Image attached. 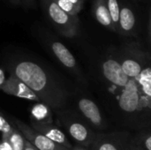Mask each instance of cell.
Here are the masks:
<instances>
[{
    "instance_id": "cell-6",
    "label": "cell",
    "mask_w": 151,
    "mask_h": 150,
    "mask_svg": "<svg viewBox=\"0 0 151 150\" xmlns=\"http://www.w3.org/2000/svg\"><path fill=\"white\" fill-rule=\"evenodd\" d=\"M78 113L95 130L105 131L108 129V123L104 117L99 106L91 99L81 97L76 101Z\"/></svg>"
},
{
    "instance_id": "cell-8",
    "label": "cell",
    "mask_w": 151,
    "mask_h": 150,
    "mask_svg": "<svg viewBox=\"0 0 151 150\" xmlns=\"http://www.w3.org/2000/svg\"><path fill=\"white\" fill-rule=\"evenodd\" d=\"M46 44L53 57L59 62V64L73 75L81 79V73L79 70L77 61L66 46L52 38H48Z\"/></svg>"
},
{
    "instance_id": "cell-2",
    "label": "cell",
    "mask_w": 151,
    "mask_h": 150,
    "mask_svg": "<svg viewBox=\"0 0 151 150\" xmlns=\"http://www.w3.org/2000/svg\"><path fill=\"white\" fill-rule=\"evenodd\" d=\"M8 68L10 73L20 79L39 96L42 103L52 110L59 111L66 106L69 99L68 91L37 62L20 57L12 60Z\"/></svg>"
},
{
    "instance_id": "cell-12",
    "label": "cell",
    "mask_w": 151,
    "mask_h": 150,
    "mask_svg": "<svg viewBox=\"0 0 151 150\" xmlns=\"http://www.w3.org/2000/svg\"><path fill=\"white\" fill-rule=\"evenodd\" d=\"M93 14L99 24L109 30L117 33L109 11L107 0H95L93 4Z\"/></svg>"
},
{
    "instance_id": "cell-16",
    "label": "cell",
    "mask_w": 151,
    "mask_h": 150,
    "mask_svg": "<svg viewBox=\"0 0 151 150\" xmlns=\"http://www.w3.org/2000/svg\"><path fill=\"white\" fill-rule=\"evenodd\" d=\"M26 139L23 134L15 127L14 132L9 138V141L11 142L13 150H25L26 147Z\"/></svg>"
},
{
    "instance_id": "cell-14",
    "label": "cell",
    "mask_w": 151,
    "mask_h": 150,
    "mask_svg": "<svg viewBox=\"0 0 151 150\" xmlns=\"http://www.w3.org/2000/svg\"><path fill=\"white\" fill-rule=\"evenodd\" d=\"M132 143L140 150H151V131L136 132L133 134Z\"/></svg>"
},
{
    "instance_id": "cell-10",
    "label": "cell",
    "mask_w": 151,
    "mask_h": 150,
    "mask_svg": "<svg viewBox=\"0 0 151 150\" xmlns=\"http://www.w3.org/2000/svg\"><path fill=\"white\" fill-rule=\"evenodd\" d=\"M31 126L37 132L48 137L50 140L53 141L54 142L62 145L69 149H73V146L69 141L68 138L66 137L65 133L57 126H54L53 124L39 123L31 120Z\"/></svg>"
},
{
    "instance_id": "cell-24",
    "label": "cell",
    "mask_w": 151,
    "mask_h": 150,
    "mask_svg": "<svg viewBox=\"0 0 151 150\" xmlns=\"http://www.w3.org/2000/svg\"><path fill=\"white\" fill-rule=\"evenodd\" d=\"M149 34H150V42L151 46V10H150V26H149Z\"/></svg>"
},
{
    "instance_id": "cell-17",
    "label": "cell",
    "mask_w": 151,
    "mask_h": 150,
    "mask_svg": "<svg viewBox=\"0 0 151 150\" xmlns=\"http://www.w3.org/2000/svg\"><path fill=\"white\" fill-rule=\"evenodd\" d=\"M15 130V126L5 118L3 113L0 115V131H1V135L2 139L1 140H9L11 135Z\"/></svg>"
},
{
    "instance_id": "cell-11",
    "label": "cell",
    "mask_w": 151,
    "mask_h": 150,
    "mask_svg": "<svg viewBox=\"0 0 151 150\" xmlns=\"http://www.w3.org/2000/svg\"><path fill=\"white\" fill-rule=\"evenodd\" d=\"M119 34L125 36L136 35V17L128 5L121 6Z\"/></svg>"
},
{
    "instance_id": "cell-22",
    "label": "cell",
    "mask_w": 151,
    "mask_h": 150,
    "mask_svg": "<svg viewBox=\"0 0 151 150\" xmlns=\"http://www.w3.org/2000/svg\"><path fill=\"white\" fill-rule=\"evenodd\" d=\"M25 150H39L36 149L34 145H32L29 141H26V147H25Z\"/></svg>"
},
{
    "instance_id": "cell-5",
    "label": "cell",
    "mask_w": 151,
    "mask_h": 150,
    "mask_svg": "<svg viewBox=\"0 0 151 150\" xmlns=\"http://www.w3.org/2000/svg\"><path fill=\"white\" fill-rule=\"evenodd\" d=\"M133 134L128 131L100 133L90 147L91 150H129Z\"/></svg>"
},
{
    "instance_id": "cell-25",
    "label": "cell",
    "mask_w": 151,
    "mask_h": 150,
    "mask_svg": "<svg viewBox=\"0 0 151 150\" xmlns=\"http://www.w3.org/2000/svg\"><path fill=\"white\" fill-rule=\"evenodd\" d=\"M129 150H140L138 148H136L134 145H133V143H132V146H131V148H130V149Z\"/></svg>"
},
{
    "instance_id": "cell-3",
    "label": "cell",
    "mask_w": 151,
    "mask_h": 150,
    "mask_svg": "<svg viewBox=\"0 0 151 150\" xmlns=\"http://www.w3.org/2000/svg\"><path fill=\"white\" fill-rule=\"evenodd\" d=\"M56 114L59 124L75 142L80 146L87 148L92 146L98 133L79 113L73 111L62 109L57 111Z\"/></svg>"
},
{
    "instance_id": "cell-18",
    "label": "cell",
    "mask_w": 151,
    "mask_h": 150,
    "mask_svg": "<svg viewBox=\"0 0 151 150\" xmlns=\"http://www.w3.org/2000/svg\"><path fill=\"white\" fill-rule=\"evenodd\" d=\"M57 4L65 11L67 13L73 15V16H78L79 12L81 11L80 8H78L76 5H74L71 1L69 0H54Z\"/></svg>"
},
{
    "instance_id": "cell-19",
    "label": "cell",
    "mask_w": 151,
    "mask_h": 150,
    "mask_svg": "<svg viewBox=\"0 0 151 150\" xmlns=\"http://www.w3.org/2000/svg\"><path fill=\"white\" fill-rule=\"evenodd\" d=\"M13 4H21L27 8H35V0H10Z\"/></svg>"
},
{
    "instance_id": "cell-20",
    "label": "cell",
    "mask_w": 151,
    "mask_h": 150,
    "mask_svg": "<svg viewBox=\"0 0 151 150\" xmlns=\"http://www.w3.org/2000/svg\"><path fill=\"white\" fill-rule=\"evenodd\" d=\"M0 150H13V148L9 140H1Z\"/></svg>"
},
{
    "instance_id": "cell-23",
    "label": "cell",
    "mask_w": 151,
    "mask_h": 150,
    "mask_svg": "<svg viewBox=\"0 0 151 150\" xmlns=\"http://www.w3.org/2000/svg\"><path fill=\"white\" fill-rule=\"evenodd\" d=\"M70 150H91V149H88L87 147H83V146H78V147H74V148L71 149Z\"/></svg>"
},
{
    "instance_id": "cell-21",
    "label": "cell",
    "mask_w": 151,
    "mask_h": 150,
    "mask_svg": "<svg viewBox=\"0 0 151 150\" xmlns=\"http://www.w3.org/2000/svg\"><path fill=\"white\" fill-rule=\"evenodd\" d=\"M69 1H71L74 5H76L81 10H82L83 4H84V0H69Z\"/></svg>"
},
{
    "instance_id": "cell-13",
    "label": "cell",
    "mask_w": 151,
    "mask_h": 150,
    "mask_svg": "<svg viewBox=\"0 0 151 150\" xmlns=\"http://www.w3.org/2000/svg\"><path fill=\"white\" fill-rule=\"evenodd\" d=\"M31 120L45 123V124H53V112L52 109L44 103H35L30 110Z\"/></svg>"
},
{
    "instance_id": "cell-15",
    "label": "cell",
    "mask_w": 151,
    "mask_h": 150,
    "mask_svg": "<svg viewBox=\"0 0 151 150\" xmlns=\"http://www.w3.org/2000/svg\"><path fill=\"white\" fill-rule=\"evenodd\" d=\"M109 11L112 19V22L115 26L116 31L119 34V19H120V11L121 6L119 0H107Z\"/></svg>"
},
{
    "instance_id": "cell-1",
    "label": "cell",
    "mask_w": 151,
    "mask_h": 150,
    "mask_svg": "<svg viewBox=\"0 0 151 150\" xmlns=\"http://www.w3.org/2000/svg\"><path fill=\"white\" fill-rule=\"evenodd\" d=\"M106 108L120 126L151 131V51L139 42L108 48L95 68Z\"/></svg>"
},
{
    "instance_id": "cell-9",
    "label": "cell",
    "mask_w": 151,
    "mask_h": 150,
    "mask_svg": "<svg viewBox=\"0 0 151 150\" xmlns=\"http://www.w3.org/2000/svg\"><path fill=\"white\" fill-rule=\"evenodd\" d=\"M0 88L4 93L10 95H13L27 101H32L35 103L41 102L39 96L20 79L12 73H10L6 80L0 83Z\"/></svg>"
},
{
    "instance_id": "cell-4",
    "label": "cell",
    "mask_w": 151,
    "mask_h": 150,
    "mask_svg": "<svg viewBox=\"0 0 151 150\" xmlns=\"http://www.w3.org/2000/svg\"><path fill=\"white\" fill-rule=\"evenodd\" d=\"M43 11L58 33L67 38L75 37L79 33L80 19L63 11L54 0H41Z\"/></svg>"
},
{
    "instance_id": "cell-7",
    "label": "cell",
    "mask_w": 151,
    "mask_h": 150,
    "mask_svg": "<svg viewBox=\"0 0 151 150\" xmlns=\"http://www.w3.org/2000/svg\"><path fill=\"white\" fill-rule=\"evenodd\" d=\"M12 124L23 134L25 139L39 150H70L50 140L45 135L27 126L21 120L12 117Z\"/></svg>"
}]
</instances>
